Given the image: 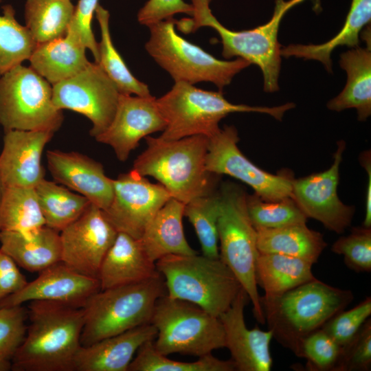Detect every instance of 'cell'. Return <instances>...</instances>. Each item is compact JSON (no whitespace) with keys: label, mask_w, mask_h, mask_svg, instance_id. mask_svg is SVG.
<instances>
[{"label":"cell","mask_w":371,"mask_h":371,"mask_svg":"<svg viewBox=\"0 0 371 371\" xmlns=\"http://www.w3.org/2000/svg\"><path fill=\"white\" fill-rule=\"evenodd\" d=\"M232 359L221 360L212 353L203 355L192 362L171 360L159 353L153 341L144 344L137 351L128 371H234Z\"/></svg>","instance_id":"d590c367"},{"label":"cell","mask_w":371,"mask_h":371,"mask_svg":"<svg viewBox=\"0 0 371 371\" xmlns=\"http://www.w3.org/2000/svg\"><path fill=\"white\" fill-rule=\"evenodd\" d=\"M24 340L11 361L14 371H74L81 347L83 308L45 300L29 302Z\"/></svg>","instance_id":"6da1fadb"},{"label":"cell","mask_w":371,"mask_h":371,"mask_svg":"<svg viewBox=\"0 0 371 371\" xmlns=\"http://www.w3.org/2000/svg\"><path fill=\"white\" fill-rule=\"evenodd\" d=\"M313 265L283 254L259 252L256 263L258 286L264 291L263 299L277 298L286 291L315 278Z\"/></svg>","instance_id":"83f0119b"},{"label":"cell","mask_w":371,"mask_h":371,"mask_svg":"<svg viewBox=\"0 0 371 371\" xmlns=\"http://www.w3.org/2000/svg\"><path fill=\"white\" fill-rule=\"evenodd\" d=\"M249 300L242 288L230 307L219 316L225 337V348L231 354L236 370L269 371L272 366L271 330L247 328L244 309Z\"/></svg>","instance_id":"d6986e66"},{"label":"cell","mask_w":371,"mask_h":371,"mask_svg":"<svg viewBox=\"0 0 371 371\" xmlns=\"http://www.w3.org/2000/svg\"><path fill=\"white\" fill-rule=\"evenodd\" d=\"M87 48L69 33L37 43L29 58L30 67L52 85L71 78L89 64Z\"/></svg>","instance_id":"4316f807"},{"label":"cell","mask_w":371,"mask_h":371,"mask_svg":"<svg viewBox=\"0 0 371 371\" xmlns=\"http://www.w3.org/2000/svg\"><path fill=\"white\" fill-rule=\"evenodd\" d=\"M98 4V0H78L67 32L91 51L95 63H98L99 58L98 43L91 25Z\"/></svg>","instance_id":"ee69618b"},{"label":"cell","mask_w":371,"mask_h":371,"mask_svg":"<svg viewBox=\"0 0 371 371\" xmlns=\"http://www.w3.org/2000/svg\"><path fill=\"white\" fill-rule=\"evenodd\" d=\"M371 368V319L345 346L335 371H369Z\"/></svg>","instance_id":"7bdbcfd3"},{"label":"cell","mask_w":371,"mask_h":371,"mask_svg":"<svg viewBox=\"0 0 371 371\" xmlns=\"http://www.w3.org/2000/svg\"><path fill=\"white\" fill-rule=\"evenodd\" d=\"M156 336L155 327L149 323L81 346L75 358L74 371H128L138 349Z\"/></svg>","instance_id":"7402d4cb"},{"label":"cell","mask_w":371,"mask_h":371,"mask_svg":"<svg viewBox=\"0 0 371 371\" xmlns=\"http://www.w3.org/2000/svg\"><path fill=\"white\" fill-rule=\"evenodd\" d=\"M15 15L12 5L5 4L2 7V14H0V76L29 60L37 45L28 29L17 21Z\"/></svg>","instance_id":"e575fe53"},{"label":"cell","mask_w":371,"mask_h":371,"mask_svg":"<svg viewBox=\"0 0 371 371\" xmlns=\"http://www.w3.org/2000/svg\"><path fill=\"white\" fill-rule=\"evenodd\" d=\"M46 156L49 171L56 183L77 192L102 210L109 206L113 179L105 175L100 163L77 152L51 150Z\"/></svg>","instance_id":"44dd1931"},{"label":"cell","mask_w":371,"mask_h":371,"mask_svg":"<svg viewBox=\"0 0 371 371\" xmlns=\"http://www.w3.org/2000/svg\"><path fill=\"white\" fill-rule=\"evenodd\" d=\"M156 267L168 297L193 303L218 317L230 307L242 289L220 258L171 254L158 260Z\"/></svg>","instance_id":"8992f818"},{"label":"cell","mask_w":371,"mask_h":371,"mask_svg":"<svg viewBox=\"0 0 371 371\" xmlns=\"http://www.w3.org/2000/svg\"><path fill=\"white\" fill-rule=\"evenodd\" d=\"M206 170L213 175H227L249 186L262 199L276 201L293 198L291 175L269 173L250 161L239 150L238 132L234 126H225L208 137Z\"/></svg>","instance_id":"4fadbf2b"},{"label":"cell","mask_w":371,"mask_h":371,"mask_svg":"<svg viewBox=\"0 0 371 371\" xmlns=\"http://www.w3.org/2000/svg\"><path fill=\"white\" fill-rule=\"evenodd\" d=\"M0 249L30 272L61 262L60 234L46 225L26 232L0 231Z\"/></svg>","instance_id":"cb8c5ba5"},{"label":"cell","mask_w":371,"mask_h":371,"mask_svg":"<svg viewBox=\"0 0 371 371\" xmlns=\"http://www.w3.org/2000/svg\"><path fill=\"white\" fill-rule=\"evenodd\" d=\"M27 308L21 305L0 306V361H10L26 335Z\"/></svg>","instance_id":"ab89813d"},{"label":"cell","mask_w":371,"mask_h":371,"mask_svg":"<svg viewBox=\"0 0 371 371\" xmlns=\"http://www.w3.org/2000/svg\"><path fill=\"white\" fill-rule=\"evenodd\" d=\"M165 295V282L160 273L141 282L100 289L82 307L81 346L150 323L157 301Z\"/></svg>","instance_id":"52a82bcc"},{"label":"cell","mask_w":371,"mask_h":371,"mask_svg":"<svg viewBox=\"0 0 371 371\" xmlns=\"http://www.w3.org/2000/svg\"><path fill=\"white\" fill-rule=\"evenodd\" d=\"M95 14L100 28L98 43V63L115 84L122 94L150 95L148 85L137 79L131 72L111 40L109 29V12L98 4Z\"/></svg>","instance_id":"836d02e7"},{"label":"cell","mask_w":371,"mask_h":371,"mask_svg":"<svg viewBox=\"0 0 371 371\" xmlns=\"http://www.w3.org/2000/svg\"><path fill=\"white\" fill-rule=\"evenodd\" d=\"M371 157L370 152L366 151L361 153L360 163L366 169L368 175V184L366 195V214L363 222V227L371 228Z\"/></svg>","instance_id":"7dc6e473"},{"label":"cell","mask_w":371,"mask_h":371,"mask_svg":"<svg viewBox=\"0 0 371 371\" xmlns=\"http://www.w3.org/2000/svg\"><path fill=\"white\" fill-rule=\"evenodd\" d=\"M257 247L260 253H273L304 260L313 265L326 247L322 234L306 224L276 229H258Z\"/></svg>","instance_id":"f546056e"},{"label":"cell","mask_w":371,"mask_h":371,"mask_svg":"<svg viewBox=\"0 0 371 371\" xmlns=\"http://www.w3.org/2000/svg\"><path fill=\"white\" fill-rule=\"evenodd\" d=\"M370 20L371 0H352L341 30L330 41L319 45H289L281 48L280 54L286 58L295 56L320 61L326 69L330 72L332 52L341 45L352 48L358 47L360 32L366 25L370 23Z\"/></svg>","instance_id":"f1b7e54d"},{"label":"cell","mask_w":371,"mask_h":371,"mask_svg":"<svg viewBox=\"0 0 371 371\" xmlns=\"http://www.w3.org/2000/svg\"><path fill=\"white\" fill-rule=\"evenodd\" d=\"M74 8L71 0H25V26L37 43L64 36Z\"/></svg>","instance_id":"d6a6232c"},{"label":"cell","mask_w":371,"mask_h":371,"mask_svg":"<svg viewBox=\"0 0 371 371\" xmlns=\"http://www.w3.org/2000/svg\"><path fill=\"white\" fill-rule=\"evenodd\" d=\"M150 323L157 330L155 350L168 356L179 353L198 357L225 348L219 317L200 306L165 295L157 301Z\"/></svg>","instance_id":"30bf717a"},{"label":"cell","mask_w":371,"mask_h":371,"mask_svg":"<svg viewBox=\"0 0 371 371\" xmlns=\"http://www.w3.org/2000/svg\"><path fill=\"white\" fill-rule=\"evenodd\" d=\"M45 225L34 188L3 187L0 202V231L26 232Z\"/></svg>","instance_id":"1f68e13d"},{"label":"cell","mask_w":371,"mask_h":371,"mask_svg":"<svg viewBox=\"0 0 371 371\" xmlns=\"http://www.w3.org/2000/svg\"><path fill=\"white\" fill-rule=\"evenodd\" d=\"M220 196L217 222L220 258L231 269L249 296L256 320L265 323L256 278L259 251L257 232L247 210V195L239 187L225 185Z\"/></svg>","instance_id":"9c48e42d"},{"label":"cell","mask_w":371,"mask_h":371,"mask_svg":"<svg viewBox=\"0 0 371 371\" xmlns=\"http://www.w3.org/2000/svg\"><path fill=\"white\" fill-rule=\"evenodd\" d=\"M4 132L0 154V178L3 187L35 188L45 179L42 154L54 133L23 130Z\"/></svg>","instance_id":"ffe728a7"},{"label":"cell","mask_w":371,"mask_h":371,"mask_svg":"<svg viewBox=\"0 0 371 371\" xmlns=\"http://www.w3.org/2000/svg\"><path fill=\"white\" fill-rule=\"evenodd\" d=\"M111 204L102 210L118 232L139 239L159 210L172 198L160 183H153L131 170L113 179Z\"/></svg>","instance_id":"5bb4252c"},{"label":"cell","mask_w":371,"mask_h":371,"mask_svg":"<svg viewBox=\"0 0 371 371\" xmlns=\"http://www.w3.org/2000/svg\"><path fill=\"white\" fill-rule=\"evenodd\" d=\"M3 188V186L2 184V182L0 178V202H1V195H2Z\"/></svg>","instance_id":"681fc988"},{"label":"cell","mask_w":371,"mask_h":371,"mask_svg":"<svg viewBox=\"0 0 371 371\" xmlns=\"http://www.w3.org/2000/svg\"><path fill=\"white\" fill-rule=\"evenodd\" d=\"M120 93L97 63L76 75L52 85V101L59 110L68 109L87 117L91 136L102 133L111 123Z\"/></svg>","instance_id":"7c38bea8"},{"label":"cell","mask_w":371,"mask_h":371,"mask_svg":"<svg viewBox=\"0 0 371 371\" xmlns=\"http://www.w3.org/2000/svg\"><path fill=\"white\" fill-rule=\"evenodd\" d=\"M145 139L147 147L136 158L132 170L155 178L172 198L184 204L213 193L216 175L205 168L207 137L164 140L148 135Z\"/></svg>","instance_id":"3957f363"},{"label":"cell","mask_w":371,"mask_h":371,"mask_svg":"<svg viewBox=\"0 0 371 371\" xmlns=\"http://www.w3.org/2000/svg\"><path fill=\"white\" fill-rule=\"evenodd\" d=\"M12 368L10 361H0V371H8Z\"/></svg>","instance_id":"c3c4849f"},{"label":"cell","mask_w":371,"mask_h":371,"mask_svg":"<svg viewBox=\"0 0 371 371\" xmlns=\"http://www.w3.org/2000/svg\"><path fill=\"white\" fill-rule=\"evenodd\" d=\"M179 13L192 16L193 7L183 0H148L137 13V21L149 26L159 21L172 18Z\"/></svg>","instance_id":"f6af8a7d"},{"label":"cell","mask_w":371,"mask_h":371,"mask_svg":"<svg viewBox=\"0 0 371 371\" xmlns=\"http://www.w3.org/2000/svg\"><path fill=\"white\" fill-rule=\"evenodd\" d=\"M345 148L346 143L339 141L328 170L293 181V199L303 213L337 234L344 233L350 226L355 212L354 207L343 203L337 195Z\"/></svg>","instance_id":"9a60e30c"},{"label":"cell","mask_w":371,"mask_h":371,"mask_svg":"<svg viewBox=\"0 0 371 371\" xmlns=\"http://www.w3.org/2000/svg\"><path fill=\"white\" fill-rule=\"evenodd\" d=\"M156 99L120 93L111 123L95 140L111 146L120 161H126L142 138L166 128Z\"/></svg>","instance_id":"e0dca14e"},{"label":"cell","mask_w":371,"mask_h":371,"mask_svg":"<svg viewBox=\"0 0 371 371\" xmlns=\"http://www.w3.org/2000/svg\"><path fill=\"white\" fill-rule=\"evenodd\" d=\"M117 233L103 211L91 203L79 218L60 231L61 262L83 275L98 278Z\"/></svg>","instance_id":"2e32d148"},{"label":"cell","mask_w":371,"mask_h":371,"mask_svg":"<svg viewBox=\"0 0 371 371\" xmlns=\"http://www.w3.org/2000/svg\"><path fill=\"white\" fill-rule=\"evenodd\" d=\"M353 298L350 290L315 278L277 298L260 297V302L273 337L297 356L302 339L344 310Z\"/></svg>","instance_id":"7a4b0ae2"},{"label":"cell","mask_w":371,"mask_h":371,"mask_svg":"<svg viewBox=\"0 0 371 371\" xmlns=\"http://www.w3.org/2000/svg\"><path fill=\"white\" fill-rule=\"evenodd\" d=\"M371 315V297H367L348 311H341L321 328L341 346L347 345Z\"/></svg>","instance_id":"b9f144b4"},{"label":"cell","mask_w":371,"mask_h":371,"mask_svg":"<svg viewBox=\"0 0 371 371\" xmlns=\"http://www.w3.org/2000/svg\"><path fill=\"white\" fill-rule=\"evenodd\" d=\"M184 203L170 198L156 213L139 238L145 252L154 262L171 254H197L184 235Z\"/></svg>","instance_id":"d4e9b609"},{"label":"cell","mask_w":371,"mask_h":371,"mask_svg":"<svg viewBox=\"0 0 371 371\" xmlns=\"http://www.w3.org/2000/svg\"><path fill=\"white\" fill-rule=\"evenodd\" d=\"M100 290L98 278L83 275L59 262L40 271L38 276L20 291L0 302V306L45 300L82 308Z\"/></svg>","instance_id":"ac0fdd59"},{"label":"cell","mask_w":371,"mask_h":371,"mask_svg":"<svg viewBox=\"0 0 371 371\" xmlns=\"http://www.w3.org/2000/svg\"><path fill=\"white\" fill-rule=\"evenodd\" d=\"M331 250L343 255L344 261L350 269L355 272L371 271V228L353 227L348 236L338 238Z\"/></svg>","instance_id":"60d3db41"},{"label":"cell","mask_w":371,"mask_h":371,"mask_svg":"<svg viewBox=\"0 0 371 371\" xmlns=\"http://www.w3.org/2000/svg\"><path fill=\"white\" fill-rule=\"evenodd\" d=\"M247 207L256 229L306 224L308 218L293 198L267 201L254 193L247 195Z\"/></svg>","instance_id":"74e56055"},{"label":"cell","mask_w":371,"mask_h":371,"mask_svg":"<svg viewBox=\"0 0 371 371\" xmlns=\"http://www.w3.org/2000/svg\"><path fill=\"white\" fill-rule=\"evenodd\" d=\"M156 102L166 123L159 136L164 140L193 135L210 137L220 131V121L232 113H261L281 120L286 111L295 107L292 102L273 107L235 104L227 101L221 91H206L184 82H175Z\"/></svg>","instance_id":"5b68a950"},{"label":"cell","mask_w":371,"mask_h":371,"mask_svg":"<svg viewBox=\"0 0 371 371\" xmlns=\"http://www.w3.org/2000/svg\"><path fill=\"white\" fill-rule=\"evenodd\" d=\"M63 122L52 101V85L22 64L0 76V125L8 130L49 131Z\"/></svg>","instance_id":"8fae6325"},{"label":"cell","mask_w":371,"mask_h":371,"mask_svg":"<svg viewBox=\"0 0 371 371\" xmlns=\"http://www.w3.org/2000/svg\"><path fill=\"white\" fill-rule=\"evenodd\" d=\"M27 282L15 262L0 249V302L20 291Z\"/></svg>","instance_id":"bcb514c9"},{"label":"cell","mask_w":371,"mask_h":371,"mask_svg":"<svg viewBox=\"0 0 371 371\" xmlns=\"http://www.w3.org/2000/svg\"><path fill=\"white\" fill-rule=\"evenodd\" d=\"M356 47L340 55L339 65L347 74L342 91L330 100L328 109L341 111L354 108L358 120L365 121L371 114V43Z\"/></svg>","instance_id":"484cf974"},{"label":"cell","mask_w":371,"mask_h":371,"mask_svg":"<svg viewBox=\"0 0 371 371\" xmlns=\"http://www.w3.org/2000/svg\"><path fill=\"white\" fill-rule=\"evenodd\" d=\"M220 214V196L213 193L196 198L185 204L184 216L193 225L202 254L220 258L217 222Z\"/></svg>","instance_id":"8d00e7d4"},{"label":"cell","mask_w":371,"mask_h":371,"mask_svg":"<svg viewBox=\"0 0 371 371\" xmlns=\"http://www.w3.org/2000/svg\"><path fill=\"white\" fill-rule=\"evenodd\" d=\"M45 225L60 232L79 218L91 202L56 181L43 179L35 188Z\"/></svg>","instance_id":"4dcf8cb0"},{"label":"cell","mask_w":371,"mask_h":371,"mask_svg":"<svg viewBox=\"0 0 371 371\" xmlns=\"http://www.w3.org/2000/svg\"><path fill=\"white\" fill-rule=\"evenodd\" d=\"M342 351L343 347L320 328L302 339L297 357L306 359L308 370L335 371Z\"/></svg>","instance_id":"f35d334b"},{"label":"cell","mask_w":371,"mask_h":371,"mask_svg":"<svg viewBox=\"0 0 371 371\" xmlns=\"http://www.w3.org/2000/svg\"><path fill=\"white\" fill-rule=\"evenodd\" d=\"M304 0H276L270 21L256 28L233 31L223 26L213 15L210 8L212 0H191L193 13L190 18L176 20L177 29L188 34L201 27H210L221 37L222 55L225 58L234 56L255 64L262 72L264 90L275 92L279 89L278 77L281 67L280 45L278 32L284 15L293 6Z\"/></svg>","instance_id":"277c9868"},{"label":"cell","mask_w":371,"mask_h":371,"mask_svg":"<svg viewBox=\"0 0 371 371\" xmlns=\"http://www.w3.org/2000/svg\"><path fill=\"white\" fill-rule=\"evenodd\" d=\"M156 262L145 252L139 239L118 232L101 264L100 289L141 282L159 275Z\"/></svg>","instance_id":"603a6c76"},{"label":"cell","mask_w":371,"mask_h":371,"mask_svg":"<svg viewBox=\"0 0 371 371\" xmlns=\"http://www.w3.org/2000/svg\"><path fill=\"white\" fill-rule=\"evenodd\" d=\"M175 22L172 17L148 26L150 38L145 45L147 52L175 82H210L222 91L235 75L250 65L241 58L233 60L215 58L179 35Z\"/></svg>","instance_id":"ba28073f"}]
</instances>
